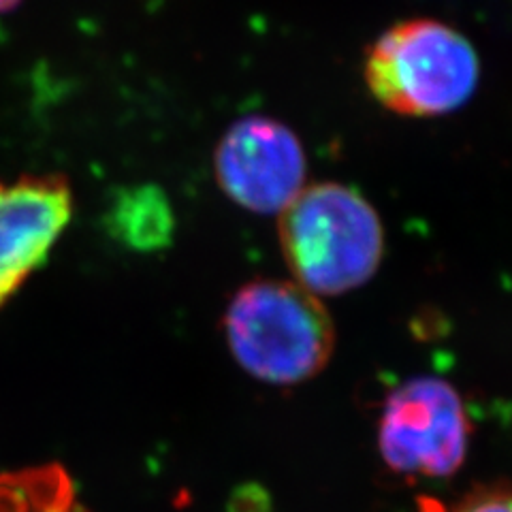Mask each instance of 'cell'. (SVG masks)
Instances as JSON below:
<instances>
[{"label": "cell", "instance_id": "1", "mask_svg": "<svg viewBox=\"0 0 512 512\" xmlns=\"http://www.w3.org/2000/svg\"><path fill=\"white\" fill-rule=\"evenodd\" d=\"M278 235L293 282L316 297L363 286L384 254V229L372 203L335 182L303 186L280 212Z\"/></svg>", "mask_w": 512, "mask_h": 512}, {"label": "cell", "instance_id": "2", "mask_svg": "<svg viewBox=\"0 0 512 512\" xmlns=\"http://www.w3.org/2000/svg\"><path fill=\"white\" fill-rule=\"evenodd\" d=\"M224 335L242 370L278 387L306 382L325 370L335 327L320 297L293 280H254L233 295Z\"/></svg>", "mask_w": 512, "mask_h": 512}, {"label": "cell", "instance_id": "3", "mask_svg": "<svg viewBox=\"0 0 512 512\" xmlns=\"http://www.w3.org/2000/svg\"><path fill=\"white\" fill-rule=\"evenodd\" d=\"M478 56L459 30L438 20L391 26L365 52L363 79L374 99L397 116L436 118L470 101Z\"/></svg>", "mask_w": 512, "mask_h": 512}, {"label": "cell", "instance_id": "4", "mask_svg": "<svg viewBox=\"0 0 512 512\" xmlns=\"http://www.w3.org/2000/svg\"><path fill=\"white\" fill-rule=\"evenodd\" d=\"M470 421L451 382L421 376L391 391L378 421V451L406 476L448 478L466 461Z\"/></svg>", "mask_w": 512, "mask_h": 512}, {"label": "cell", "instance_id": "5", "mask_svg": "<svg viewBox=\"0 0 512 512\" xmlns=\"http://www.w3.org/2000/svg\"><path fill=\"white\" fill-rule=\"evenodd\" d=\"M214 171L231 201L259 214H280L306 182V152L286 124L252 116L218 141Z\"/></svg>", "mask_w": 512, "mask_h": 512}, {"label": "cell", "instance_id": "6", "mask_svg": "<svg viewBox=\"0 0 512 512\" xmlns=\"http://www.w3.org/2000/svg\"><path fill=\"white\" fill-rule=\"evenodd\" d=\"M71 216L73 192L60 175L0 182V308L47 261Z\"/></svg>", "mask_w": 512, "mask_h": 512}, {"label": "cell", "instance_id": "7", "mask_svg": "<svg viewBox=\"0 0 512 512\" xmlns=\"http://www.w3.org/2000/svg\"><path fill=\"white\" fill-rule=\"evenodd\" d=\"M107 229L120 244L139 252L169 246L173 237V207L158 186L124 188L107 212Z\"/></svg>", "mask_w": 512, "mask_h": 512}, {"label": "cell", "instance_id": "8", "mask_svg": "<svg viewBox=\"0 0 512 512\" xmlns=\"http://www.w3.org/2000/svg\"><path fill=\"white\" fill-rule=\"evenodd\" d=\"M0 512H90L62 466L47 463L0 474Z\"/></svg>", "mask_w": 512, "mask_h": 512}, {"label": "cell", "instance_id": "9", "mask_svg": "<svg viewBox=\"0 0 512 512\" xmlns=\"http://www.w3.org/2000/svg\"><path fill=\"white\" fill-rule=\"evenodd\" d=\"M448 512H512V483L480 485Z\"/></svg>", "mask_w": 512, "mask_h": 512}, {"label": "cell", "instance_id": "10", "mask_svg": "<svg viewBox=\"0 0 512 512\" xmlns=\"http://www.w3.org/2000/svg\"><path fill=\"white\" fill-rule=\"evenodd\" d=\"M18 3H20V0H0V11H9Z\"/></svg>", "mask_w": 512, "mask_h": 512}]
</instances>
